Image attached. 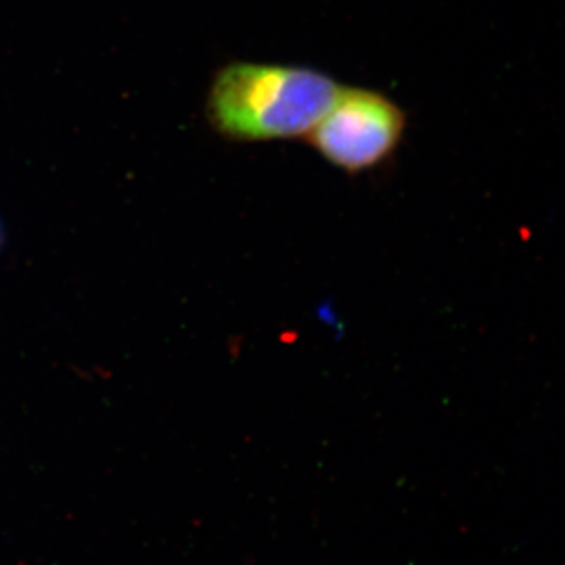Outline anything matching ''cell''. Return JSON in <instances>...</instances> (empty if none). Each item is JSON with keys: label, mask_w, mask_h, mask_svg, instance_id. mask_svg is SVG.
Masks as SVG:
<instances>
[{"label": "cell", "mask_w": 565, "mask_h": 565, "mask_svg": "<svg viewBox=\"0 0 565 565\" xmlns=\"http://www.w3.org/2000/svg\"><path fill=\"white\" fill-rule=\"evenodd\" d=\"M340 90L337 81L318 70L234 62L212 79L207 120L226 140L305 139Z\"/></svg>", "instance_id": "cell-1"}, {"label": "cell", "mask_w": 565, "mask_h": 565, "mask_svg": "<svg viewBox=\"0 0 565 565\" xmlns=\"http://www.w3.org/2000/svg\"><path fill=\"white\" fill-rule=\"evenodd\" d=\"M407 129V114L382 92L341 87L332 107L305 140L345 173L373 170L388 161Z\"/></svg>", "instance_id": "cell-2"}]
</instances>
